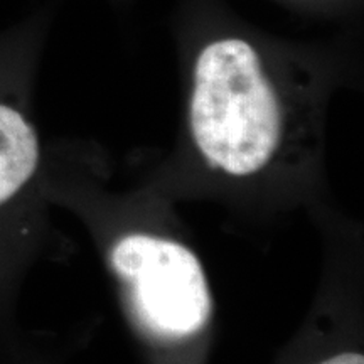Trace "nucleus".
I'll list each match as a JSON object with an SVG mask.
<instances>
[{"label": "nucleus", "instance_id": "5", "mask_svg": "<svg viewBox=\"0 0 364 364\" xmlns=\"http://www.w3.org/2000/svg\"><path fill=\"white\" fill-rule=\"evenodd\" d=\"M321 364H364V358L359 353H343L334 358L326 359Z\"/></svg>", "mask_w": 364, "mask_h": 364}, {"label": "nucleus", "instance_id": "3", "mask_svg": "<svg viewBox=\"0 0 364 364\" xmlns=\"http://www.w3.org/2000/svg\"><path fill=\"white\" fill-rule=\"evenodd\" d=\"M39 136L19 108L0 102V204L7 203L38 169Z\"/></svg>", "mask_w": 364, "mask_h": 364}, {"label": "nucleus", "instance_id": "1", "mask_svg": "<svg viewBox=\"0 0 364 364\" xmlns=\"http://www.w3.org/2000/svg\"><path fill=\"white\" fill-rule=\"evenodd\" d=\"M189 46L188 130L209 167L258 176L317 134L321 88L302 46L272 38L223 0H181Z\"/></svg>", "mask_w": 364, "mask_h": 364}, {"label": "nucleus", "instance_id": "4", "mask_svg": "<svg viewBox=\"0 0 364 364\" xmlns=\"http://www.w3.org/2000/svg\"><path fill=\"white\" fill-rule=\"evenodd\" d=\"M277 2L285 4L289 7L300 9L306 12H316L332 16V14H339L348 11L349 7L356 6L358 0H277Z\"/></svg>", "mask_w": 364, "mask_h": 364}, {"label": "nucleus", "instance_id": "2", "mask_svg": "<svg viewBox=\"0 0 364 364\" xmlns=\"http://www.w3.org/2000/svg\"><path fill=\"white\" fill-rule=\"evenodd\" d=\"M110 263L129 289L145 327L164 338H188L211 318L206 273L188 247L162 236L134 233L113 245Z\"/></svg>", "mask_w": 364, "mask_h": 364}]
</instances>
